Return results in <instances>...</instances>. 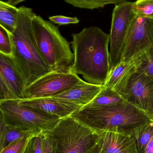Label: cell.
I'll return each mask as SVG.
<instances>
[{
    "label": "cell",
    "instance_id": "6da1fadb",
    "mask_svg": "<svg viewBox=\"0 0 153 153\" xmlns=\"http://www.w3.org/2000/svg\"><path fill=\"white\" fill-rule=\"evenodd\" d=\"M74 62L72 72L90 83L104 85L111 70L110 35L100 28H84L72 35Z\"/></svg>",
    "mask_w": 153,
    "mask_h": 153
},
{
    "label": "cell",
    "instance_id": "7a4b0ae2",
    "mask_svg": "<svg viewBox=\"0 0 153 153\" xmlns=\"http://www.w3.org/2000/svg\"><path fill=\"white\" fill-rule=\"evenodd\" d=\"M71 116L96 133L126 135H133L137 128L152 121L145 112L127 101L109 107L84 106Z\"/></svg>",
    "mask_w": 153,
    "mask_h": 153
},
{
    "label": "cell",
    "instance_id": "3957f363",
    "mask_svg": "<svg viewBox=\"0 0 153 153\" xmlns=\"http://www.w3.org/2000/svg\"><path fill=\"white\" fill-rule=\"evenodd\" d=\"M36 15L31 8L24 6L19 7L17 27L13 33L12 57L28 85L53 72L40 55L35 43L32 19Z\"/></svg>",
    "mask_w": 153,
    "mask_h": 153
},
{
    "label": "cell",
    "instance_id": "277c9868",
    "mask_svg": "<svg viewBox=\"0 0 153 153\" xmlns=\"http://www.w3.org/2000/svg\"><path fill=\"white\" fill-rule=\"evenodd\" d=\"M36 45L45 62L54 72H72L74 53L58 27L36 14L32 19Z\"/></svg>",
    "mask_w": 153,
    "mask_h": 153
},
{
    "label": "cell",
    "instance_id": "5b68a950",
    "mask_svg": "<svg viewBox=\"0 0 153 153\" xmlns=\"http://www.w3.org/2000/svg\"><path fill=\"white\" fill-rule=\"evenodd\" d=\"M49 132L53 153H86L99 140V133L71 116L62 118Z\"/></svg>",
    "mask_w": 153,
    "mask_h": 153
},
{
    "label": "cell",
    "instance_id": "8992f818",
    "mask_svg": "<svg viewBox=\"0 0 153 153\" xmlns=\"http://www.w3.org/2000/svg\"><path fill=\"white\" fill-rule=\"evenodd\" d=\"M0 111L9 127L32 135L51 130L62 119L20 105L19 100L0 101Z\"/></svg>",
    "mask_w": 153,
    "mask_h": 153
},
{
    "label": "cell",
    "instance_id": "52a82bcc",
    "mask_svg": "<svg viewBox=\"0 0 153 153\" xmlns=\"http://www.w3.org/2000/svg\"><path fill=\"white\" fill-rule=\"evenodd\" d=\"M136 17L133 2L127 1L115 5L109 34L111 69L122 61L128 34Z\"/></svg>",
    "mask_w": 153,
    "mask_h": 153
},
{
    "label": "cell",
    "instance_id": "ba28073f",
    "mask_svg": "<svg viewBox=\"0 0 153 153\" xmlns=\"http://www.w3.org/2000/svg\"><path fill=\"white\" fill-rule=\"evenodd\" d=\"M82 80L72 72H51L28 85L25 99L54 97L66 91Z\"/></svg>",
    "mask_w": 153,
    "mask_h": 153
},
{
    "label": "cell",
    "instance_id": "9c48e42d",
    "mask_svg": "<svg viewBox=\"0 0 153 153\" xmlns=\"http://www.w3.org/2000/svg\"><path fill=\"white\" fill-rule=\"evenodd\" d=\"M152 48L153 19L137 16L129 29L121 61H130Z\"/></svg>",
    "mask_w": 153,
    "mask_h": 153
},
{
    "label": "cell",
    "instance_id": "30bf717a",
    "mask_svg": "<svg viewBox=\"0 0 153 153\" xmlns=\"http://www.w3.org/2000/svg\"><path fill=\"white\" fill-rule=\"evenodd\" d=\"M122 96L127 101L146 112L153 100V77L137 72Z\"/></svg>",
    "mask_w": 153,
    "mask_h": 153
},
{
    "label": "cell",
    "instance_id": "8fae6325",
    "mask_svg": "<svg viewBox=\"0 0 153 153\" xmlns=\"http://www.w3.org/2000/svg\"><path fill=\"white\" fill-rule=\"evenodd\" d=\"M19 104L49 115L64 118L82 108L65 100L56 97H44L19 100Z\"/></svg>",
    "mask_w": 153,
    "mask_h": 153
},
{
    "label": "cell",
    "instance_id": "7c38bea8",
    "mask_svg": "<svg viewBox=\"0 0 153 153\" xmlns=\"http://www.w3.org/2000/svg\"><path fill=\"white\" fill-rule=\"evenodd\" d=\"M0 76L8 85L16 100L25 99L24 92L28 85L18 70L12 56L0 53Z\"/></svg>",
    "mask_w": 153,
    "mask_h": 153
},
{
    "label": "cell",
    "instance_id": "4fadbf2b",
    "mask_svg": "<svg viewBox=\"0 0 153 153\" xmlns=\"http://www.w3.org/2000/svg\"><path fill=\"white\" fill-rule=\"evenodd\" d=\"M99 134V153H138L133 135L110 132Z\"/></svg>",
    "mask_w": 153,
    "mask_h": 153
},
{
    "label": "cell",
    "instance_id": "5bb4252c",
    "mask_svg": "<svg viewBox=\"0 0 153 153\" xmlns=\"http://www.w3.org/2000/svg\"><path fill=\"white\" fill-rule=\"evenodd\" d=\"M138 66L137 57L127 62L121 61L111 68L104 85L123 95L131 77L137 71Z\"/></svg>",
    "mask_w": 153,
    "mask_h": 153
},
{
    "label": "cell",
    "instance_id": "9a60e30c",
    "mask_svg": "<svg viewBox=\"0 0 153 153\" xmlns=\"http://www.w3.org/2000/svg\"><path fill=\"white\" fill-rule=\"evenodd\" d=\"M103 86L90 83L82 80L66 91L54 97L84 107L89 104L97 96Z\"/></svg>",
    "mask_w": 153,
    "mask_h": 153
},
{
    "label": "cell",
    "instance_id": "2e32d148",
    "mask_svg": "<svg viewBox=\"0 0 153 153\" xmlns=\"http://www.w3.org/2000/svg\"><path fill=\"white\" fill-rule=\"evenodd\" d=\"M126 101L120 94L104 85L97 96L85 106L109 107L120 105Z\"/></svg>",
    "mask_w": 153,
    "mask_h": 153
},
{
    "label": "cell",
    "instance_id": "e0dca14e",
    "mask_svg": "<svg viewBox=\"0 0 153 153\" xmlns=\"http://www.w3.org/2000/svg\"><path fill=\"white\" fill-rule=\"evenodd\" d=\"M19 8L7 1H0V25L12 33L17 27Z\"/></svg>",
    "mask_w": 153,
    "mask_h": 153
},
{
    "label": "cell",
    "instance_id": "ac0fdd59",
    "mask_svg": "<svg viewBox=\"0 0 153 153\" xmlns=\"http://www.w3.org/2000/svg\"><path fill=\"white\" fill-rule=\"evenodd\" d=\"M31 134L11 128L0 117V152L13 142Z\"/></svg>",
    "mask_w": 153,
    "mask_h": 153
},
{
    "label": "cell",
    "instance_id": "d6986e66",
    "mask_svg": "<svg viewBox=\"0 0 153 153\" xmlns=\"http://www.w3.org/2000/svg\"><path fill=\"white\" fill-rule=\"evenodd\" d=\"M133 136L135 139L137 153H144L153 137V121H150L137 128Z\"/></svg>",
    "mask_w": 153,
    "mask_h": 153
},
{
    "label": "cell",
    "instance_id": "ffe728a7",
    "mask_svg": "<svg viewBox=\"0 0 153 153\" xmlns=\"http://www.w3.org/2000/svg\"><path fill=\"white\" fill-rule=\"evenodd\" d=\"M131 0H64L69 4L81 9L94 10L105 7L108 4H116Z\"/></svg>",
    "mask_w": 153,
    "mask_h": 153
},
{
    "label": "cell",
    "instance_id": "44dd1931",
    "mask_svg": "<svg viewBox=\"0 0 153 153\" xmlns=\"http://www.w3.org/2000/svg\"><path fill=\"white\" fill-rule=\"evenodd\" d=\"M137 57L138 60L137 71L153 77V48Z\"/></svg>",
    "mask_w": 153,
    "mask_h": 153
},
{
    "label": "cell",
    "instance_id": "7402d4cb",
    "mask_svg": "<svg viewBox=\"0 0 153 153\" xmlns=\"http://www.w3.org/2000/svg\"><path fill=\"white\" fill-rule=\"evenodd\" d=\"M0 53L12 56L13 53V33L0 25Z\"/></svg>",
    "mask_w": 153,
    "mask_h": 153
},
{
    "label": "cell",
    "instance_id": "603a6c76",
    "mask_svg": "<svg viewBox=\"0 0 153 153\" xmlns=\"http://www.w3.org/2000/svg\"><path fill=\"white\" fill-rule=\"evenodd\" d=\"M133 6L137 16L153 19V0H137L133 2Z\"/></svg>",
    "mask_w": 153,
    "mask_h": 153
},
{
    "label": "cell",
    "instance_id": "cb8c5ba5",
    "mask_svg": "<svg viewBox=\"0 0 153 153\" xmlns=\"http://www.w3.org/2000/svg\"><path fill=\"white\" fill-rule=\"evenodd\" d=\"M30 135L13 142L4 149L0 153H25L27 145L30 139L33 136Z\"/></svg>",
    "mask_w": 153,
    "mask_h": 153
},
{
    "label": "cell",
    "instance_id": "d4e9b609",
    "mask_svg": "<svg viewBox=\"0 0 153 153\" xmlns=\"http://www.w3.org/2000/svg\"><path fill=\"white\" fill-rule=\"evenodd\" d=\"M42 134L33 136L31 138L27 145L25 153H42Z\"/></svg>",
    "mask_w": 153,
    "mask_h": 153
},
{
    "label": "cell",
    "instance_id": "484cf974",
    "mask_svg": "<svg viewBox=\"0 0 153 153\" xmlns=\"http://www.w3.org/2000/svg\"><path fill=\"white\" fill-rule=\"evenodd\" d=\"M50 21L59 25H66L79 23V20L76 17H67L63 15H56L49 18Z\"/></svg>",
    "mask_w": 153,
    "mask_h": 153
},
{
    "label": "cell",
    "instance_id": "4316f807",
    "mask_svg": "<svg viewBox=\"0 0 153 153\" xmlns=\"http://www.w3.org/2000/svg\"><path fill=\"white\" fill-rule=\"evenodd\" d=\"M16 100L4 79L0 76V101Z\"/></svg>",
    "mask_w": 153,
    "mask_h": 153
},
{
    "label": "cell",
    "instance_id": "83f0119b",
    "mask_svg": "<svg viewBox=\"0 0 153 153\" xmlns=\"http://www.w3.org/2000/svg\"><path fill=\"white\" fill-rule=\"evenodd\" d=\"M49 131L42 134V137H43L42 153H53L52 140Z\"/></svg>",
    "mask_w": 153,
    "mask_h": 153
},
{
    "label": "cell",
    "instance_id": "f1b7e54d",
    "mask_svg": "<svg viewBox=\"0 0 153 153\" xmlns=\"http://www.w3.org/2000/svg\"><path fill=\"white\" fill-rule=\"evenodd\" d=\"M145 113L150 120L153 122V100Z\"/></svg>",
    "mask_w": 153,
    "mask_h": 153
},
{
    "label": "cell",
    "instance_id": "f546056e",
    "mask_svg": "<svg viewBox=\"0 0 153 153\" xmlns=\"http://www.w3.org/2000/svg\"><path fill=\"white\" fill-rule=\"evenodd\" d=\"M144 153H153V137L147 146Z\"/></svg>",
    "mask_w": 153,
    "mask_h": 153
},
{
    "label": "cell",
    "instance_id": "4dcf8cb0",
    "mask_svg": "<svg viewBox=\"0 0 153 153\" xmlns=\"http://www.w3.org/2000/svg\"><path fill=\"white\" fill-rule=\"evenodd\" d=\"M100 146L99 143L90 150L86 153H99Z\"/></svg>",
    "mask_w": 153,
    "mask_h": 153
},
{
    "label": "cell",
    "instance_id": "1f68e13d",
    "mask_svg": "<svg viewBox=\"0 0 153 153\" xmlns=\"http://www.w3.org/2000/svg\"><path fill=\"white\" fill-rule=\"evenodd\" d=\"M25 0H7V2L10 4H11L14 6H16L17 4H19L20 3L23 1Z\"/></svg>",
    "mask_w": 153,
    "mask_h": 153
}]
</instances>
